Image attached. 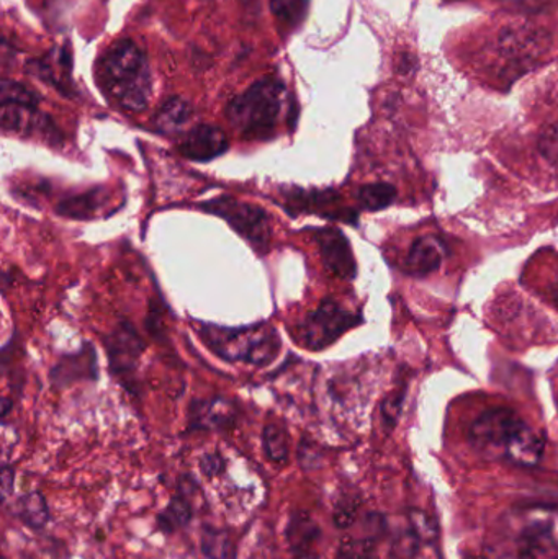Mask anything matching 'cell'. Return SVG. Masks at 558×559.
I'll return each instance as SVG.
<instances>
[{
    "label": "cell",
    "instance_id": "obj_1",
    "mask_svg": "<svg viewBox=\"0 0 558 559\" xmlns=\"http://www.w3.org/2000/svg\"><path fill=\"white\" fill-rule=\"evenodd\" d=\"M488 559H558V511L527 508L514 511Z\"/></svg>",
    "mask_w": 558,
    "mask_h": 559
},
{
    "label": "cell",
    "instance_id": "obj_2",
    "mask_svg": "<svg viewBox=\"0 0 558 559\" xmlns=\"http://www.w3.org/2000/svg\"><path fill=\"white\" fill-rule=\"evenodd\" d=\"M197 334L212 354L231 364L269 367L277 360L282 350V338L277 329L268 324L245 328L202 324Z\"/></svg>",
    "mask_w": 558,
    "mask_h": 559
},
{
    "label": "cell",
    "instance_id": "obj_3",
    "mask_svg": "<svg viewBox=\"0 0 558 559\" xmlns=\"http://www.w3.org/2000/svg\"><path fill=\"white\" fill-rule=\"evenodd\" d=\"M287 102V88L282 82L262 79L229 102L226 118L245 140H271Z\"/></svg>",
    "mask_w": 558,
    "mask_h": 559
},
{
    "label": "cell",
    "instance_id": "obj_4",
    "mask_svg": "<svg viewBox=\"0 0 558 559\" xmlns=\"http://www.w3.org/2000/svg\"><path fill=\"white\" fill-rule=\"evenodd\" d=\"M105 87L108 88L121 108L128 111H143L151 97V75L146 56L130 39L111 46L105 55Z\"/></svg>",
    "mask_w": 558,
    "mask_h": 559
},
{
    "label": "cell",
    "instance_id": "obj_5",
    "mask_svg": "<svg viewBox=\"0 0 558 559\" xmlns=\"http://www.w3.org/2000/svg\"><path fill=\"white\" fill-rule=\"evenodd\" d=\"M197 209L228 223L229 228L238 233L256 254L268 255L271 251L274 229H272L271 216L261 206L223 195L206 200L197 205Z\"/></svg>",
    "mask_w": 558,
    "mask_h": 559
},
{
    "label": "cell",
    "instance_id": "obj_6",
    "mask_svg": "<svg viewBox=\"0 0 558 559\" xmlns=\"http://www.w3.org/2000/svg\"><path fill=\"white\" fill-rule=\"evenodd\" d=\"M363 318L349 309L343 308L334 299L327 298L314 311L305 316L298 325L295 337L301 347L311 352L324 350L340 341L347 331L357 328Z\"/></svg>",
    "mask_w": 558,
    "mask_h": 559
},
{
    "label": "cell",
    "instance_id": "obj_7",
    "mask_svg": "<svg viewBox=\"0 0 558 559\" xmlns=\"http://www.w3.org/2000/svg\"><path fill=\"white\" fill-rule=\"evenodd\" d=\"M105 352L111 374L131 394H138V364L146 350L143 335L130 319L121 318L107 335H104Z\"/></svg>",
    "mask_w": 558,
    "mask_h": 559
},
{
    "label": "cell",
    "instance_id": "obj_8",
    "mask_svg": "<svg viewBox=\"0 0 558 559\" xmlns=\"http://www.w3.org/2000/svg\"><path fill=\"white\" fill-rule=\"evenodd\" d=\"M236 401L225 396L193 400L187 411V432H223L238 423Z\"/></svg>",
    "mask_w": 558,
    "mask_h": 559
},
{
    "label": "cell",
    "instance_id": "obj_9",
    "mask_svg": "<svg viewBox=\"0 0 558 559\" xmlns=\"http://www.w3.org/2000/svg\"><path fill=\"white\" fill-rule=\"evenodd\" d=\"M520 420L510 409L487 411L472 426V442L487 455L504 456L508 440Z\"/></svg>",
    "mask_w": 558,
    "mask_h": 559
},
{
    "label": "cell",
    "instance_id": "obj_10",
    "mask_svg": "<svg viewBox=\"0 0 558 559\" xmlns=\"http://www.w3.org/2000/svg\"><path fill=\"white\" fill-rule=\"evenodd\" d=\"M2 130L5 133L22 134L26 138H39L45 143L56 146L62 136L51 118L43 115L38 107L28 105L2 104Z\"/></svg>",
    "mask_w": 558,
    "mask_h": 559
},
{
    "label": "cell",
    "instance_id": "obj_11",
    "mask_svg": "<svg viewBox=\"0 0 558 559\" xmlns=\"http://www.w3.org/2000/svg\"><path fill=\"white\" fill-rule=\"evenodd\" d=\"M313 239L320 249L324 267L343 280L356 278L357 264L349 239L337 228L313 229Z\"/></svg>",
    "mask_w": 558,
    "mask_h": 559
},
{
    "label": "cell",
    "instance_id": "obj_12",
    "mask_svg": "<svg viewBox=\"0 0 558 559\" xmlns=\"http://www.w3.org/2000/svg\"><path fill=\"white\" fill-rule=\"evenodd\" d=\"M98 378L97 350L91 342H84L81 350L74 354L62 355L58 364L49 371L51 386H72L79 381H95Z\"/></svg>",
    "mask_w": 558,
    "mask_h": 559
},
{
    "label": "cell",
    "instance_id": "obj_13",
    "mask_svg": "<svg viewBox=\"0 0 558 559\" xmlns=\"http://www.w3.org/2000/svg\"><path fill=\"white\" fill-rule=\"evenodd\" d=\"M229 141L225 131L215 124H197L183 134L177 151L193 163H210L228 151Z\"/></svg>",
    "mask_w": 558,
    "mask_h": 559
},
{
    "label": "cell",
    "instance_id": "obj_14",
    "mask_svg": "<svg viewBox=\"0 0 558 559\" xmlns=\"http://www.w3.org/2000/svg\"><path fill=\"white\" fill-rule=\"evenodd\" d=\"M285 210L294 218L298 215H318L324 218L344 219L343 210L337 209L340 197L333 190H304L292 189L284 192Z\"/></svg>",
    "mask_w": 558,
    "mask_h": 559
},
{
    "label": "cell",
    "instance_id": "obj_15",
    "mask_svg": "<svg viewBox=\"0 0 558 559\" xmlns=\"http://www.w3.org/2000/svg\"><path fill=\"white\" fill-rule=\"evenodd\" d=\"M544 447L543 433L520 420L508 440L504 456L514 465L534 466L543 459Z\"/></svg>",
    "mask_w": 558,
    "mask_h": 559
},
{
    "label": "cell",
    "instance_id": "obj_16",
    "mask_svg": "<svg viewBox=\"0 0 558 559\" xmlns=\"http://www.w3.org/2000/svg\"><path fill=\"white\" fill-rule=\"evenodd\" d=\"M111 203V193L105 187L87 190V192L75 193L61 200L56 205L55 212L62 218L87 219L97 218L107 212V206Z\"/></svg>",
    "mask_w": 558,
    "mask_h": 559
},
{
    "label": "cell",
    "instance_id": "obj_17",
    "mask_svg": "<svg viewBox=\"0 0 558 559\" xmlns=\"http://www.w3.org/2000/svg\"><path fill=\"white\" fill-rule=\"evenodd\" d=\"M446 258V248L441 239L435 236H425L416 239L406 258V271L415 277H426L441 267Z\"/></svg>",
    "mask_w": 558,
    "mask_h": 559
},
{
    "label": "cell",
    "instance_id": "obj_18",
    "mask_svg": "<svg viewBox=\"0 0 558 559\" xmlns=\"http://www.w3.org/2000/svg\"><path fill=\"white\" fill-rule=\"evenodd\" d=\"M193 108L189 102L180 97H173L161 105L153 118L154 128L157 133L174 136V134L182 133L186 124L192 120Z\"/></svg>",
    "mask_w": 558,
    "mask_h": 559
},
{
    "label": "cell",
    "instance_id": "obj_19",
    "mask_svg": "<svg viewBox=\"0 0 558 559\" xmlns=\"http://www.w3.org/2000/svg\"><path fill=\"white\" fill-rule=\"evenodd\" d=\"M285 535L295 555L310 554V548L317 544L321 531L317 521H313L308 512L295 511L288 519Z\"/></svg>",
    "mask_w": 558,
    "mask_h": 559
},
{
    "label": "cell",
    "instance_id": "obj_20",
    "mask_svg": "<svg viewBox=\"0 0 558 559\" xmlns=\"http://www.w3.org/2000/svg\"><path fill=\"white\" fill-rule=\"evenodd\" d=\"M193 515H195V511H193L189 496L177 492L169 499L166 508L157 514V531L166 535L176 534L177 531L189 527Z\"/></svg>",
    "mask_w": 558,
    "mask_h": 559
},
{
    "label": "cell",
    "instance_id": "obj_21",
    "mask_svg": "<svg viewBox=\"0 0 558 559\" xmlns=\"http://www.w3.org/2000/svg\"><path fill=\"white\" fill-rule=\"evenodd\" d=\"M13 512L22 521V524H25L32 531H41L51 519L48 502L39 491L26 492V495L20 496Z\"/></svg>",
    "mask_w": 558,
    "mask_h": 559
},
{
    "label": "cell",
    "instance_id": "obj_22",
    "mask_svg": "<svg viewBox=\"0 0 558 559\" xmlns=\"http://www.w3.org/2000/svg\"><path fill=\"white\" fill-rule=\"evenodd\" d=\"M200 550L206 559H236V545L231 535L222 528L206 527L202 528L200 535Z\"/></svg>",
    "mask_w": 558,
    "mask_h": 559
},
{
    "label": "cell",
    "instance_id": "obj_23",
    "mask_svg": "<svg viewBox=\"0 0 558 559\" xmlns=\"http://www.w3.org/2000/svg\"><path fill=\"white\" fill-rule=\"evenodd\" d=\"M543 43L541 35H537L533 28L526 26H517V28L507 29L500 38V46L503 52L513 56L533 55V49Z\"/></svg>",
    "mask_w": 558,
    "mask_h": 559
},
{
    "label": "cell",
    "instance_id": "obj_24",
    "mask_svg": "<svg viewBox=\"0 0 558 559\" xmlns=\"http://www.w3.org/2000/svg\"><path fill=\"white\" fill-rule=\"evenodd\" d=\"M262 450L265 459L275 465H285L288 462V436L284 427L278 424H268L262 429Z\"/></svg>",
    "mask_w": 558,
    "mask_h": 559
},
{
    "label": "cell",
    "instance_id": "obj_25",
    "mask_svg": "<svg viewBox=\"0 0 558 559\" xmlns=\"http://www.w3.org/2000/svg\"><path fill=\"white\" fill-rule=\"evenodd\" d=\"M395 197L396 190L389 183H369V186L360 187L357 192V202H359L360 209L367 210V212H380V210L392 205Z\"/></svg>",
    "mask_w": 558,
    "mask_h": 559
},
{
    "label": "cell",
    "instance_id": "obj_26",
    "mask_svg": "<svg viewBox=\"0 0 558 559\" xmlns=\"http://www.w3.org/2000/svg\"><path fill=\"white\" fill-rule=\"evenodd\" d=\"M271 9L278 22L297 26L307 12L308 0H271Z\"/></svg>",
    "mask_w": 558,
    "mask_h": 559
},
{
    "label": "cell",
    "instance_id": "obj_27",
    "mask_svg": "<svg viewBox=\"0 0 558 559\" xmlns=\"http://www.w3.org/2000/svg\"><path fill=\"white\" fill-rule=\"evenodd\" d=\"M376 544L370 538H346L334 559H373Z\"/></svg>",
    "mask_w": 558,
    "mask_h": 559
},
{
    "label": "cell",
    "instance_id": "obj_28",
    "mask_svg": "<svg viewBox=\"0 0 558 559\" xmlns=\"http://www.w3.org/2000/svg\"><path fill=\"white\" fill-rule=\"evenodd\" d=\"M2 104L28 105V107H38L39 97L35 92L26 88L19 82H2Z\"/></svg>",
    "mask_w": 558,
    "mask_h": 559
},
{
    "label": "cell",
    "instance_id": "obj_29",
    "mask_svg": "<svg viewBox=\"0 0 558 559\" xmlns=\"http://www.w3.org/2000/svg\"><path fill=\"white\" fill-rule=\"evenodd\" d=\"M357 508L359 506L354 501H343L334 509V525L337 528H349L356 521Z\"/></svg>",
    "mask_w": 558,
    "mask_h": 559
},
{
    "label": "cell",
    "instance_id": "obj_30",
    "mask_svg": "<svg viewBox=\"0 0 558 559\" xmlns=\"http://www.w3.org/2000/svg\"><path fill=\"white\" fill-rule=\"evenodd\" d=\"M200 469L206 478H216L226 472V460L219 453H206L200 459Z\"/></svg>",
    "mask_w": 558,
    "mask_h": 559
},
{
    "label": "cell",
    "instance_id": "obj_31",
    "mask_svg": "<svg viewBox=\"0 0 558 559\" xmlns=\"http://www.w3.org/2000/svg\"><path fill=\"white\" fill-rule=\"evenodd\" d=\"M0 488H2V502L12 496L15 488V469L12 466L3 465L2 475H0Z\"/></svg>",
    "mask_w": 558,
    "mask_h": 559
},
{
    "label": "cell",
    "instance_id": "obj_32",
    "mask_svg": "<svg viewBox=\"0 0 558 559\" xmlns=\"http://www.w3.org/2000/svg\"><path fill=\"white\" fill-rule=\"evenodd\" d=\"M294 559H318V555L310 551V554L295 555Z\"/></svg>",
    "mask_w": 558,
    "mask_h": 559
},
{
    "label": "cell",
    "instance_id": "obj_33",
    "mask_svg": "<svg viewBox=\"0 0 558 559\" xmlns=\"http://www.w3.org/2000/svg\"><path fill=\"white\" fill-rule=\"evenodd\" d=\"M554 295H556V298L558 299V280L556 286H554Z\"/></svg>",
    "mask_w": 558,
    "mask_h": 559
}]
</instances>
